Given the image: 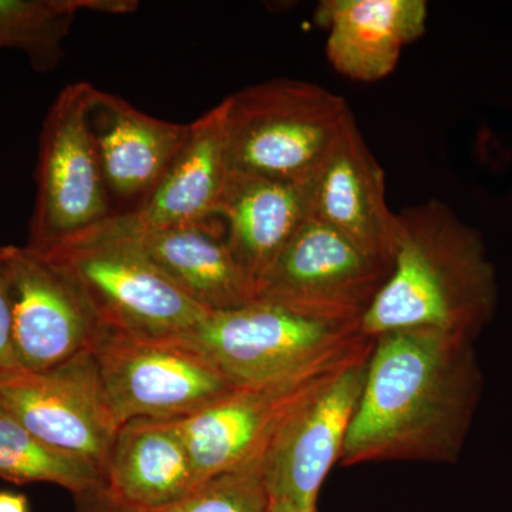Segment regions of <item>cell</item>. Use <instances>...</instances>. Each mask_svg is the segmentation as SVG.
<instances>
[{
	"label": "cell",
	"instance_id": "obj_1",
	"mask_svg": "<svg viewBox=\"0 0 512 512\" xmlns=\"http://www.w3.org/2000/svg\"><path fill=\"white\" fill-rule=\"evenodd\" d=\"M481 392L471 340L433 329L377 336L339 464L456 463Z\"/></svg>",
	"mask_w": 512,
	"mask_h": 512
},
{
	"label": "cell",
	"instance_id": "obj_2",
	"mask_svg": "<svg viewBox=\"0 0 512 512\" xmlns=\"http://www.w3.org/2000/svg\"><path fill=\"white\" fill-rule=\"evenodd\" d=\"M397 215L392 269L360 332L375 339L393 330L433 329L476 342L498 302L483 238L439 200Z\"/></svg>",
	"mask_w": 512,
	"mask_h": 512
},
{
	"label": "cell",
	"instance_id": "obj_3",
	"mask_svg": "<svg viewBox=\"0 0 512 512\" xmlns=\"http://www.w3.org/2000/svg\"><path fill=\"white\" fill-rule=\"evenodd\" d=\"M231 171L308 181L353 116L346 100L315 83L276 79L225 97Z\"/></svg>",
	"mask_w": 512,
	"mask_h": 512
},
{
	"label": "cell",
	"instance_id": "obj_4",
	"mask_svg": "<svg viewBox=\"0 0 512 512\" xmlns=\"http://www.w3.org/2000/svg\"><path fill=\"white\" fill-rule=\"evenodd\" d=\"M197 350L235 386L284 379L343 355L365 336L357 325L303 318L268 303L208 312L175 336Z\"/></svg>",
	"mask_w": 512,
	"mask_h": 512
},
{
	"label": "cell",
	"instance_id": "obj_5",
	"mask_svg": "<svg viewBox=\"0 0 512 512\" xmlns=\"http://www.w3.org/2000/svg\"><path fill=\"white\" fill-rule=\"evenodd\" d=\"M97 89L64 87L40 134L37 195L25 247L45 251L113 217L90 113Z\"/></svg>",
	"mask_w": 512,
	"mask_h": 512
},
{
	"label": "cell",
	"instance_id": "obj_6",
	"mask_svg": "<svg viewBox=\"0 0 512 512\" xmlns=\"http://www.w3.org/2000/svg\"><path fill=\"white\" fill-rule=\"evenodd\" d=\"M35 252L82 291L106 328L175 338L210 312L127 242L70 241Z\"/></svg>",
	"mask_w": 512,
	"mask_h": 512
},
{
	"label": "cell",
	"instance_id": "obj_7",
	"mask_svg": "<svg viewBox=\"0 0 512 512\" xmlns=\"http://www.w3.org/2000/svg\"><path fill=\"white\" fill-rule=\"evenodd\" d=\"M92 353L120 427L136 419H183L237 387L197 350L174 338L104 328Z\"/></svg>",
	"mask_w": 512,
	"mask_h": 512
},
{
	"label": "cell",
	"instance_id": "obj_8",
	"mask_svg": "<svg viewBox=\"0 0 512 512\" xmlns=\"http://www.w3.org/2000/svg\"><path fill=\"white\" fill-rule=\"evenodd\" d=\"M372 348L373 339H366L276 430L262 456V476L271 501L318 510L322 485L342 458Z\"/></svg>",
	"mask_w": 512,
	"mask_h": 512
},
{
	"label": "cell",
	"instance_id": "obj_9",
	"mask_svg": "<svg viewBox=\"0 0 512 512\" xmlns=\"http://www.w3.org/2000/svg\"><path fill=\"white\" fill-rule=\"evenodd\" d=\"M390 269L311 218L256 284V301L303 318L360 326Z\"/></svg>",
	"mask_w": 512,
	"mask_h": 512
},
{
	"label": "cell",
	"instance_id": "obj_10",
	"mask_svg": "<svg viewBox=\"0 0 512 512\" xmlns=\"http://www.w3.org/2000/svg\"><path fill=\"white\" fill-rule=\"evenodd\" d=\"M365 340L349 352L296 375L237 386L204 409L178 419L195 483L201 484L264 456L269 441L288 414L335 375Z\"/></svg>",
	"mask_w": 512,
	"mask_h": 512
},
{
	"label": "cell",
	"instance_id": "obj_11",
	"mask_svg": "<svg viewBox=\"0 0 512 512\" xmlns=\"http://www.w3.org/2000/svg\"><path fill=\"white\" fill-rule=\"evenodd\" d=\"M0 406L37 439L82 457L106 477L120 426L111 413L92 350L46 372L0 377Z\"/></svg>",
	"mask_w": 512,
	"mask_h": 512
},
{
	"label": "cell",
	"instance_id": "obj_12",
	"mask_svg": "<svg viewBox=\"0 0 512 512\" xmlns=\"http://www.w3.org/2000/svg\"><path fill=\"white\" fill-rule=\"evenodd\" d=\"M20 369L46 372L92 350L106 326L76 285L28 247H0Z\"/></svg>",
	"mask_w": 512,
	"mask_h": 512
},
{
	"label": "cell",
	"instance_id": "obj_13",
	"mask_svg": "<svg viewBox=\"0 0 512 512\" xmlns=\"http://www.w3.org/2000/svg\"><path fill=\"white\" fill-rule=\"evenodd\" d=\"M225 101L188 124V134L156 190L140 207L113 215L69 241H111L218 217L229 164ZM66 241V242H69Z\"/></svg>",
	"mask_w": 512,
	"mask_h": 512
},
{
	"label": "cell",
	"instance_id": "obj_14",
	"mask_svg": "<svg viewBox=\"0 0 512 512\" xmlns=\"http://www.w3.org/2000/svg\"><path fill=\"white\" fill-rule=\"evenodd\" d=\"M313 218L392 269L399 215L386 200V178L355 117L346 121L312 178Z\"/></svg>",
	"mask_w": 512,
	"mask_h": 512
},
{
	"label": "cell",
	"instance_id": "obj_15",
	"mask_svg": "<svg viewBox=\"0 0 512 512\" xmlns=\"http://www.w3.org/2000/svg\"><path fill=\"white\" fill-rule=\"evenodd\" d=\"M90 121L113 215L136 210L163 180L188 134V124L148 116L97 90Z\"/></svg>",
	"mask_w": 512,
	"mask_h": 512
},
{
	"label": "cell",
	"instance_id": "obj_16",
	"mask_svg": "<svg viewBox=\"0 0 512 512\" xmlns=\"http://www.w3.org/2000/svg\"><path fill=\"white\" fill-rule=\"evenodd\" d=\"M218 217L225 242L255 284L313 217L312 178L284 181L231 171Z\"/></svg>",
	"mask_w": 512,
	"mask_h": 512
},
{
	"label": "cell",
	"instance_id": "obj_17",
	"mask_svg": "<svg viewBox=\"0 0 512 512\" xmlns=\"http://www.w3.org/2000/svg\"><path fill=\"white\" fill-rule=\"evenodd\" d=\"M316 22L328 30L326 55L336 72L377 82L396 69L404 46L424 35V0H323Z\"/></svg>",
	"mask_w": 512,
	"mask_h": 512
},
{
	"label": "cell",
	"instance_id": "obj_18",
	"mask_svg": "<svg viewBox=\"0 0 512 512\" xmlns=\"http://www.w3.org/2000/svg\"><path fill=\"white\" fill-rule=\"evenodd\" d=\"M111 241H124L136 248L207 311H231L256 301L254 279L232 256L225 228L215 224L214 218Z\"/></svg>",
	"mask_w": 512,
	"mask_h": 512
},
{
	"label": "cell",
	"instance_id": "obj_19",
	"mask_svg": "<svg viewBox=\"0 0 512 512\" xmlns=\"http://www.w3.org/2000/svg\"><path fill=\"white\" fill-rule=\"evenodd\" d=\"M106 481L121 504L138 512L160 510L191 493L197 483L177 420L123 424L111 447Z\"/></svg>",
	"mask_w": 512,
	"mask_h": 512
},
{
	"label": "cell",
	"instance_id": "obj_20",
	"mask_svg": "<svg viewBox=\"0 0 512 512\" xmlns=\"http://www.w3.org/2000/svg\"><path fill=\"white\" fill-rule=\"evenodd\" d=\"M137 8L127 0H0V49H18L40 72L53 69L62 42L79 10L124 13Z\"/></svg>",
	"mask_w": 512,
	"mask_h": 512
},
{
	"label": "cell",
	"instance_id": "obj_21",
	"mask_svg": "<svg viewBox=\"0 0 512 512\" xmlns=\"http://www.w3.org/2000/svg\"><path fill=\"white\" fill-rule=\"evenodd\" d=\"M0 477L16 484L60 485L74 497L107 487L99 468L37 439L8 413L0 414Z\"/></svg>",
	"mask_w": 512,
	"mask_h": 512
},
{
	"label": "cell",
	"instance_id": "obj_22",
	"mask_svg": "<svg viewBox=\"0 0 512 512\" xmlns=\"http://www.w3.org/2000/svg\"><path fill=\"white\" fill-rule=\"evenodd\" d=\"M269 507L259 457L202 481L177 503L147 512H269Z\"/></svg>",
	"mask_w": 512,
	"mask_h": 512
},
{
	"label": "cell",
	"instance_id": "obj_23",
	"mask_svg": "<svg viewBox=\"0 0 512 512\" xmlns=\"http://www.w3.org/2000/svg\"><path fill=\"white\" fill-rule=\"evenodd\" d=\"M13 346L12 293L5 266L0 259V377L19 372Z\"/></svg>",
	"mask_w": 512,
	"mask_h": 512
},
{
	"label": "cell",
	"instance_id": "obj_24",
	"mask_svg": "<svg viewBox=\"0 0 512 512\" xmlns=\"http://www.w3.org/2000/svg\"><path fill=\"white\" fill-rule=\"evenodd\" d=\"M74 501H76L74 512H137L121 504L107 487L94 493L74 497Z\"/></svg>",
	"mask_w": 512,
	"mask_h": 512
},
{
	"label": "cell",
	"instance_id": "obj_25",
	"mask_svg": "<svg viewBox=\"0 0 512 512\" xmlns=\"http://www.w3.org/2000/svg\"><path fill=\"white\" fill-rule=\"evenodd\" d=\"M0 512H29L28 500L25 495L2 491L0 493Z\"/></svg>",
	"mask_w": 512,
	"mask_h": 512
},
{
	"label": "cell",
	"instance_id": "obj_26",
	"mask_svg": "<svg viewBox=\"0 0 512 512\" xmlns=\"http://www.w3.org/2000/svg\"><path fill=\"white\" fill-rule=\"evenodd\" d=\"M269 512H318V510H301V508L293 507L291 504L281 503V501H271Z\"/></svg>",
	"mask_w": 512,
	"mask_h": 512
},
{
	"label": "cell",
	"instance_id": "obj_27",
	"mask_svg": "<svg viewBox=\"0 0 512 512\" xmlns=\"http://www.w3.org/2000/svg\"><path fill=\"white\" fill-rule=\"evenodd\" d=\"M5 413V410H3V407L0 406V414Z\"/></svg>",
	"mask_w": 512,
	"mask_h": 512
}]
</instances>
